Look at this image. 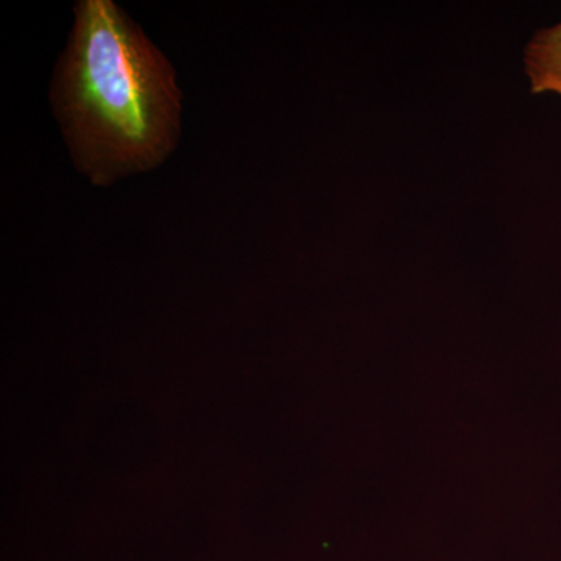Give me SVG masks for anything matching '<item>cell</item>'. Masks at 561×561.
I'll return each mask as SVG.
<instances>
[{
  "instance_id": "2",
  "label": "cell",
  "mask_w": 561,
  "mask_h": 561,
  "mask_svg": "<svg viewBox=\"0 0 561 561\" xmlns=\"http://www.w3.org/2000/svg\"><path fill=\"white\" fill-rule=\"evenodd\" d=\"M524 65L534 94L556 92L561 95V22L535 33L524 51Z\"/></svg>"
},
{
  "instance_id": "1",
  "label": "cell",
  "mask_w": 561,
  "mask_h": 561,
  "mask_svg": "<svg viewBox=\"0 0 561 561\" xmlns=\"http://www.w3.org/2000/svg\"><path fill=\"white\" fill-rule=\"evenodd\" d=\"M51 99L77 168L98 186L158 168L179 142L171 62L111 0L77 3Z\"/></svg>"
}]
</instances>
